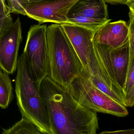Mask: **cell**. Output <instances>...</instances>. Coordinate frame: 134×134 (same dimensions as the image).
<instances>
[{"mask_svg":"<svg viewBox=\"0 0 134 134\" xmlns=\"http://www.w3.org/2000/svg\"><path fill=\"white\" fill-rule=\"evenodd\" d=\"M93 50L106 72L124 91L130 62L129 37L115 48L93 43Z\"/></svg>","mask_w":134,"mask_h":134,"instance_id":"8992f818","label":"cell"},{"mask_svg":"<svg viewBox=\"0 0 134 134\" xmlns=\"http://www.w3.org/2000/svg\"><path fill=\"white\" fill-rule=\"evenodd\" d=\"M99 134H134V129L126 130H118L113 131H104Z\"/></svg>","mask_w":134,"mask_h":134,"instance_id":"44dd1931","label":"cell"},{"mask_svg":"<svg viewBox=\"0 0 134 134\" xmlns=\"http://www.w3.org/2000/svg\"><path fill=\"white\" fill-rule=\"evenodd\" d=\"M68 15L93 19H109L107 5L103 0H77L70 9Z\"/></svg>","mask_w":134,"mask_h":134,"instance_id":"7c38bea8","label":"cell"},{"mask_svg":"<svg viewBox=\"0 0 134 134\" xmlns=\"http://www.w3.org/2000/svg\"><path fill=\"white\" fill-rule=\"evenodd\" d=\"M31 1H18L8 0L7 1L8 7L10 13H16L26 15V7Z\"/></svg>","mask_w":134,"mask_h":134,"instance_id":"e0dca14e","label":"cell"},{"mask_svg":"<svg viewBox=\"0 0 134 134\" xmlns=\"http://www.w3.org/2000/svg\"><path fill=\"white\" fill-rule=\"evenodd\" d=\"M8 7L4 0H0V10L4 9Z\"/></svg>","mask_w":134,"mask_h":134,"instance_id":"7402d4cb","label":"cell"},{"mask_svg":"<svg viewBox=\"0 0 134 134\" xmlns=\"http://www.w3.org/2000/svg\"><path fill=\"white\" fill-rule=\"evenodd\" d=\"M129 39L130 48V59L134 57V8L129 9Z\"/></svg>","mask_w":134,"mask_h":134,"instance_id":"ac0fdd59","label":"cell"},{"mask_svg":"<svg viewBox=\"0 0 134 134\" xmlns=\"http://www.w3.org/2000/svg\"><path fill=\"white\" fill-rule=\"evenodd\" d=\"M1 134H43L30 121L22 118L13 126L3 129Z\"/></svg>","mask_w":134,"mask_h":134,"instance_id":"2e32d148","label":"cell"},{"mask_svg":"<svg viewBox=\"0 0 134 134\" xmlns=\"http://www.w3.org/2000/svg\"><path fill=\"white\" fill-rule=\"evenodd\" d=\"M86 73L96 87L118 103L125 106L124 91L105 72L93 49L89 59V71Z\"/></svg>","mask_w":134,"mask_h":134,"instance_id":"9c48e42d","label":"cell"},{"mask_svg":"<svg viewBox=\"0 0 134 134\" xmlns=\"http://www.w3.org/2000/svg\"><path fill=\"white\" fill-rule=\"evenodd\" d=\"M48 115L51 134H96L97 114L78 104L68 87L47 76L40 85Z\"/></svg>","mask_w":134,"mask_h":134,"instance_id":"6da1fadb","label":"cell"},{"mask_svg":"<svg viewBox=\"0 0 134 134\" xmlns=\"http://www.w3.org/2000/svg\"><path fill=\"white\" fill-rule=\"evenodd\" d=\"M79 57L86 72L89 71V59L93 49L95 32L71 24L61 25Z\"/></svg>","mask_w":134,"mask_h":134,"instance_id":"30bf717a","label":"cell"},{"mask_svg":"<svg viewBox=\"0 0 134 134\" xmlns=\"http://www.w3.org/2000/svg\"><path fill=\"white\" fill-rule=\"evenodd\" d=\"M13 23L8 8L0 11V34Z\"/></svg>","mask_w":134,"mask_h":134,"instance_id":"d6986e66","label":"cell"},{"mask_svg":"<svg viewBox=\"0 0 134 134\" xmlns=\"http://www.w3.org/2000/svg\"><path fill=\"white\" fill-rule=\"evenodd\" d=\"M47 27L41 24L30 27L23 53L31 76L40 83L49 73Z\"/></svg>","mask_w":134,"mask_h":134,"instance_id":"5b68a950","label":"cell"},{"mask_svg":"<svg viewBox=\"0 0 134 134\" xmlns=\"http://www.w3.org/2000/svg\"><path fill=\"white\" fill-rule=\"evenodd\" d=\"M105 3H109L112 5L124 4L128 6L129 9L134 8V0H103Z\"/></svg>","mask_w":134,"mask_h":134,"instance_id":"ffe728a7","label":"cell"},{"mask_svg":"<svg viewBox=\"0 0 134 134\" xmlns=\"http://www.w3.org/2000/svg\"><path fill=\"white\" fill-rule=\"evenodd\" d=\"M77 0L54 1H31L26 7V15L40 24L52 23L62 25L68 22L70 8Z\"/></svg>","mask_w":134,"mask_h":134,"instance_id":"52a82bcc","label":"cell"},{"mask_svg":"<svg viewBox=\"0 0 134 134\" xmlns=\"http://www.w3.org/2000/svg\"><path fill=\"white\" fill-rule=\"evenodd\" d=\"M129 36V26L126 22L120 20L109 22L96 31L93 43L115 48L123 44Z\"/></svg>","mask_w":134,"mask_h":134,"instance_id":"8fae6325","label":"cell"},{"mask_svg":"<svg viewBox=\"0 0 134 134\" xmlns=\"http://www.w3.org/2000/svg\"><path fill=\"white\" fill-rule=\"evenodd\" d=\"M68 20L67 24L83 27L95 32L103 26L111 21L110 19H93L76 15H68Z\"/></svg>","mask_w":134,"mask_h":134,"instance_id":"5bb4252c","label":"cell"},{"mask_svg":"<svg viewBox=\"0 0 134 134\" xmlns=\"http://www.w3.org/2000/svg\"><path fill=\"white\" fill-rule=\"evenodd\" d=\"M17 70L15 90L22 118L32 123L43 134H51L47 112L40 91L41 83L31 76L23 53L19 58Z\"/></svg>","mask_w":134,"mask_h":134,"instance_id":"3957f363","label":"cell"},{"mask_svg":"<svg viewBox=\"0 0 134 134\" xmlns=\"http://www.w3.org/2000/svg\"><path fill=\"white\" fill-rule=\"evenodd\" d=\"M49 60L48 76L68 87L84 72L83 66L61 25L47 27Z\"/></svg>","mask_w":134,"mask_h":134,"instance_id":"7a4b0ae2","label":"cell"},{"mask_svg":"<svg viewBox=\"0 0 134 134\" xmlns=\"http://www.w3.org/2000/svg\"><path fill=\"white\" fill-rule=\"evenodd\" d=\"M13 98V87L9 74L0 70V107L7 108Z\"/></svg>","mask_w":134,"mask_h":134,"instance_id":"4fadbf2b","label":"cell"},{"mask_svg":"<svg viewBox=\"0 0 134 134\" xmlns=\"http://www.w3.org/2000/svg\"><path fill=\"white\" fill-rule=\"evenodd\" d=\"M72 96L81 106L96 112L118 117L129 114L126 107L118 103L92 84L85 70L68 87Z\"/></svg>","mask_w":134,"mask_h":134,"instance_id":"277c9868","label":"cell"},{"mask_svg":"<svg viewBox=\"0 0 134 134\" xmlns=\"http://www.w3.org/2000/svg\"><path fill=\"white\" fill-rule=\"evenodd\" d=\"M124 92L125 106L132 107L134 105V57L130 59Z\"/></svg>","mask_w":134,"mask_h":134,"instance_id":"9a60e30c","label":"cell"},{"mask_svg":"<svg viewBox=\"0 0 134 134\" xmlns=\"http://www.w3.org/2000/svg\"><path fill=\"white\" fill-rule=\"evenodd\" d=\"M19 17L0 34V69L8 74L16 71L20 44L22 41Z\"/></svg>","mask_w":134,"mask_h":134,"instance_id":"ba28073f","label":"cell"}]
</instances>
